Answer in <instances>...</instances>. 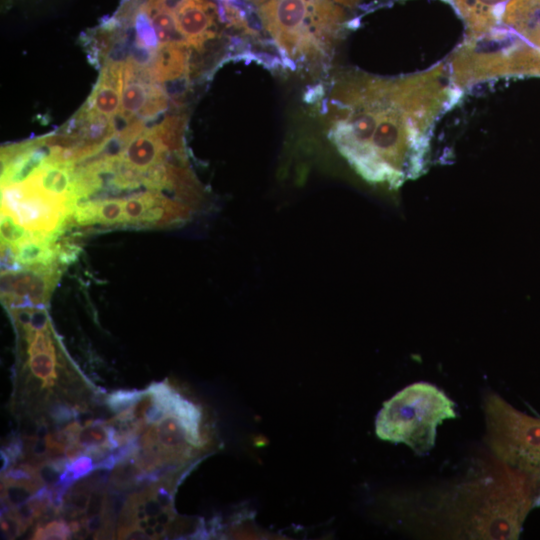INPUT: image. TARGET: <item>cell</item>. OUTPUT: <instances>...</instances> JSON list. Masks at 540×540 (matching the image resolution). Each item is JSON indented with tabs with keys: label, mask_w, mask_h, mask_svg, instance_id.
<instances>
[{
	"label": "cell",
	"mask_w": 540,
	"mask_h": 540,
	"mask_svg": "<svg viewBox=\"0 0 540 540\" xmlns=\"http://www.w3.org/2000/svg\"><path fill=\"white\" fill-rule=\"evenodd\" d=\"M456 92L444 63L391 79L348 74L333 89L329 137L366 181L397 188L424 172L433 127Z\"/></svg>",
	"instance_id": "obj_1"
},
{
	"label": "cell",
	"mask_w": 540,
	"mask_h": 540,
	"mask_svg": "<svg viewBox=\"0 0 540 540\" xmlns=\"http://www.w3.org/2000/svg\"><path fill=\"white\" fill-rule=\"evenodd\" d=\"M533 477L498 458L462 482L413 494V531L455 539H517L534 507Z\"/></svg>",
	"instance_id": "obj_2"
},
{
	"label": "cell",
	"mask_w": 540,
	"mask_h": 540,
	"mask_svg": "<svg viewBox=\"0 0 540 540\" xmlns=\"http://www.w3.org/2000/svg\"><path fill=\"white\" fill-rule=\"evenodd\" d=\"M455 417V403L441 389L428 382H417L384 402L375 421V432L383 441L403 443L423 455L433 448L437 427Z\"/></svg>",
	"instance_id": "obj_3"
},
{
	"label": "cell",
	"mask_w": 540,
	"mask_h": 540,
	"mask_svg": "<svg viewBox=\"0 0 540 540\" xmlns=\"http://www.w3.org/2000/svg\"><path fill=\"white\" fill-rule=\"evenodd\" d=\"M487 444L502 462L535 479L540 468V418L524 414L495 393L484 400Z\"/></svg>",
	"instance_id": "obj_4"
},
{
	"label": "cell",
	"mask_w": 540,
	"mask_h": 540,
	"mask_svg": "<svg viewBox=\"0 0 540 540\" xmlns=\"http://www.w3.org/2000/svg\"><path fill=\"white\" fill-rule=\"evenodd\" d=\"M500 77H540V0H517L488 44Z\"/></svg>",
	"instance_id": "obj_5"
},
{
	"label": "cell",
	"mask_w": 540,
	"mask_h": 540,
	"mask_svg": "<svg viewBox=\"0 0 540 540\" xmlns=\"http://www.w3.org/2000/svg\"><path fill=\"white\" fill-rule=\"evenodd\" d=\"M312 0H268L259 14L279 50L292 59H315L328 50L311 25Z\"/></svg>",
	"instance_id": "obj_6"
},
{
	"label": "cell",
	"mask_w": 540,
	"mask_h": 540,
	"mask_svg": "<svg viewBox=\"0 0 540 540\" xmlns=\"http://www.w3.org/2000/svg\"><path fill=\"white\" fill-rule=\"evenodd\" d=\"M58 276L57 265L2 272V299L10 309L38 305L43 308L50 298Z\"/></svg>",
	"instance_id": "obj_7"
},
{
	"label": "cell",
	"mask_w": 540,
	"mask_h": 540,
	"mask_svg": "<svg viewBox=\"0 0 540 540\" xmlns=\"http://www.w3.org/2000/svg\"><path fill=\"white\" fill-rule=\"evenodd\" d=\"M218 14L209 0H179L174 7L176 30L190 47L201 51L217 34Z\"/></svg>",
	"instance_id": "obj_8"
},
{
	"label": "cell",
	"mask_w": 540,
	"mask_h": 540,
	"mask_svg": "<svg viewBox=\"0 0 540 540\" xmlns=\"http://www.w3.org/2000/svg\"><path fill=\"white\" fill-rule=\"evenodd\" d=\"M123 64L106 60L90 96L83 106L109 119L120 110L123 91Z\"/></svg>",
	"instance_id": "obj_9"
},
{
	"label": "cell",
	"mask_w": 540,
	"mask_h": 540,
	"mask_svg": "<svg viewBox=\"0 0 540 540\" xmlns=\"http://www.w3.org/2000/svg\"><path fill=\"white\" fill-rule=\"evenodd\" d=\"M170 154L153 126L146 128L140 135L129 142L119 153V159L129 169L142 178L156 166L166 163Z\"/></svg>",
	"instance_id": "obj_10"
},
{
	"label": "cell",
	"mask_w": 540,
	"mask_h": 540,
	"mask_svg": "<svg viewBox=\"0 0 540 540\" xmlns=\"http://www.w3.org/2000/svg\"><path fill=\"white\" fill-rule=\"evenodd\" d=\"M189 60L190 46L176 39L158 46L149 70L160 84L188 80Z\"/></svg>",
	"instance_id": "obj_11"
},
{
	"label": "cell",
	"mask_w": 540,
	"mask_h": 540,
	"mask_svg": "<svg viewBox=\"0 0 540 540\" xmlns=\"http://www.w3.org/2000/svg\"><path fill=\"white\" fill-rule=\"evenodd\" d=\"M453 5L466 28L465 38L479 37L497 23L509 0H447Z\"/></svg>",
	"instance_id": "obj_12"
},
{
	"label": "cell",
	"mask_w": 540,
	"mask_h": 540,
	"mask_svg": "<svg viewBox=\"0 0 540 540\" xmlns=\"http://www.w3.org/2000/svg\"><path fill=\"white\" fill-rule=\"evenodd\" d=\"M149 16L159 39V45L176 40L174 8L171 0H147L140 5Z\"/></svg>",
	"instance_id": "obj_13"
},
{
	"label": "cell",
	"mask_w": 540,
	"mask_h": 540,
	"mask_svg": "<svg viewBox=\"0 0 540 540\" xmlns=\"http://www.w3.org/2000/svg\"><path fill=\"white\" fill-rule=\"evenodd\" d=\"M186 116L168 115L153 128L170 154L185 157L184 154V129Z\"/></svg>",
	"instance_id": "obj_14"
},
{
	"label": "cell",
	"mask_w": 540,
	"mask_h": 540,
	"mask_svg": "<svg viewBox=\"0 0 540 540\" xmlns=\"http://www.w3.org/2000/svg\"><path fill=\"white\" fill-rule=\"evenodd\" d=\"M28 366L32 374L43 381V387H52L57 378L56 366L64 365L56 351L38 352L29 355Z\"/></svg>",
	"instance_id": "obj_15"
},
{
	"label": "cell",
	"mask_w": 540,
	"mask_h": 540,
	"mask_svg": "<svg viewBox=\"0 0 540 540\" xmlns=\"http://www.w3.org/2000/svg\"><path fill=\"white\" fill-rule=\"evenodd\" d=\"M125 198H105L94 201L95 224L125 225Z\"/></svg>",
	"instance_id": "obj_16"
},
{
	"label": "cell",
	"mask_w": 540,
	"mask_h": 540,
	"mask_svg": "<svg viewBox=\"0 0 540 540\" xmlns=\"http://www.w3.org/2000/svg\"><path fill=\"white\" fill-rule=\"evenodd\" d=\"M33 234L25 228L6 207L1 206V243L17 246L29 240Z\"/></svg>",
	"instance_id": "obj_17"
},
{
	"label": "cell",
	"mask_w": 540,
	"mask_h": 540,
	"mask_svg": "<svg viewBox=\"0 0 540 540\" xmlns=\"http://www.w3.org/2000/svg\"><path fill=\"white\" fill-rule=\"evenodd\" d=\"M144 471L138 465L135 455L117 464L111 475V483L118 489H127L138 485V477Z\"/></svg>",
	"instance_id": "obj_18"
},
{
	"label": "cell",
	"mask_w": 540,
	"mask_h": 540,
	"mask_svg": "<svg viewBox=\"0 0 540 540\" xmlns=\"http://www.w3.org/2000/svg\"><path fill=\"white\" fill-rule=\"evenodd\" d=\"M134 41L152 50H157L159 39L147 13L139 7L134 18Z\"/></svg>",
	"instance_id": "obj_19"
},
{
	"label": "cell",
	"mask_w": 540,
	"mask_h": 540,
	"mask_svg": "<svg viewBox=\"0 0 540 540\" xmlns=\"http://www.w3.org/2000/svg\"><path fill=\"white\" fill-rule=\"evenodd\" d=\"M146 392L147 390H118L108 395L106 403L112 411L120 413L135 405L146 394Z\"/></svg>",
	"instance_id": "obj_20"
},
{
	"label": "cell",
	"mask_w": 540,
	"mask_h": 540,
	"mask_svg": "<svg viewBox=\"0 0 540 540\" xmlns=\"http://www.w3.org/2000/svg\"><path fill=\"white\" fill-rule=\"evenodd\" d=\"M71 533L69 525L63 520H54L45 527L38 525L33 539H67Z\"/></svg>",
	"instance_id": "obj_21"
},
{
	"label": "cell",
	"mask_w": 540,
	"mask_h": 540,
	"mask_svg": "<svg viewBox=\"0 0 540 540\" xmlns=\"http://www.w3.org/2000/svg\"><path fill=\"white\" fill-rule=\"evenodd\" d=\"M92 460L93 459L86 454L81 455L75 460L70 461L65 470L75 482L76 480L88 475L93 469H95V465H93Z\"/></svg>",
	"instance_id": "obj_22"
},
{
	"label": "cell",
	"mask_w": 540,
	"mask_h": 540,
	"mask_svg": "<svg viewBox=\"0 0 540 540\" xmlns=\"http://www.w3.org/2000/svg\"><path fill=\"white\" fill-rule=\"evenodd\" d=\"M78 413L79 412L76 409V407L75 408H69V407H67L65 405H61V404L53 406L51 411H50L52 419L57 424H65V423H67L73 417L76 418L78 416Z\"/></svg>",
	"instance_id": "obj_23"
},
{
	"label": "cell",
	"mask_w": 540,
	"mask_h": 540,
	"mask_svg": "<svg viewBox=\"0 0 540 540\" xmlns=\"http://www.w3.org/2000/svg\"><path fill=\"white\" fill-rule=\"evenodd\" d=\"M3 450L8 454L11 462H15L23 455L22 442L19 439L12 440Z\"/></svg>",
	"instance_id": "obj_24"
},
{
	"label": "cell",
	"mask_w": 540,
	"mask_h": 540,
	"mask_svg": "<svg viewBox=\"0 0 540 540\" xmlns=\"http://www.w3.org/2000/svg\"><path fill=\"white\" fill-rule=\"evenodd\" d=\"M11 464V459L8 454L2 449L1 450V472H5L7 467Z\"/></svg>",
	"instance_id": "obj_25"
},
{
	"label": "cell",
	"mask_w": 540,
	"mask_h": 540,
	"mask_svg": "<svg viewBox=\"0 0 540 540\" xmlns=\"http://www.w3.org/2000/svg\"><path fill=\"white\" fill-rule=\"evenodd\" d=\"M336 3L344 5L346 7H354L360 0H334Z\"/></svg>",
	"instance_id": "obj_26"
},
{
	"label": "cell",
	"mask_w": 540,
	"mask_h": 540,
	"mask_svg": "<svg viewBox=\"0 0 540 540\" xmlns=\"http://www.w3.org/2000/svg\"><path fill=\"white\" fill-rule=\"evenodd\" d=\"M248 1H250L251 3L256 4V5H263L268 0H248Z\"/></svg>",
	"instance_id": "obj_27"
},
{
	"label": "cell",
	"mask_w": 540,
	"mask_h": 540,
	"mask_svg": "<svg viewBox=\"0 0 540 540\" xmlns=\"http://www.w3.org/2000/svg\"><path fill=\"white\" fill-rule=\"evenodd\" d=\"M223 3H232V2H235L236 0H221Z\"/></svg>",
	"instance_id": "obj_28"
}]
</instances>
